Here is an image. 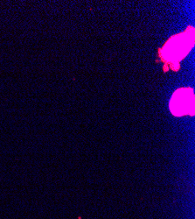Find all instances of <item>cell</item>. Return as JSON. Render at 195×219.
<instances>
[{
    "mask_svg": "<svg viewBox=\"0 0 195 219\" xmlns=\"http://www.w3.org/2000/svg\"><path fill=\"white\" fill-rule=\"evenodd\" d=\"M192 45L190 44V38L186 34L175 36L164 47V56L167 61H178L185 57L189 49H191Z\"/></svg>",
    "mask_w": 195,
    "mask_h": 219,
    "instance_id": "6da1fadb",
    "label": "cell"
},
{
    "mask_svg": "<svg viewBox=\"0 0 195 219\" xmlns=\"http://www.w3.org/2000/svg\"><path fill=\"white\" fill-rule=\"evenodd\" d=\"M171 111L175 116H182L193 112V92L192 89H180L177 90L171 101Z\"/></svg>",
    "mask_w": 195,
    "mask_h": 219,
    "instance_id": "7a4b0ae2",
    "label": "cell"
}]
</instances>
